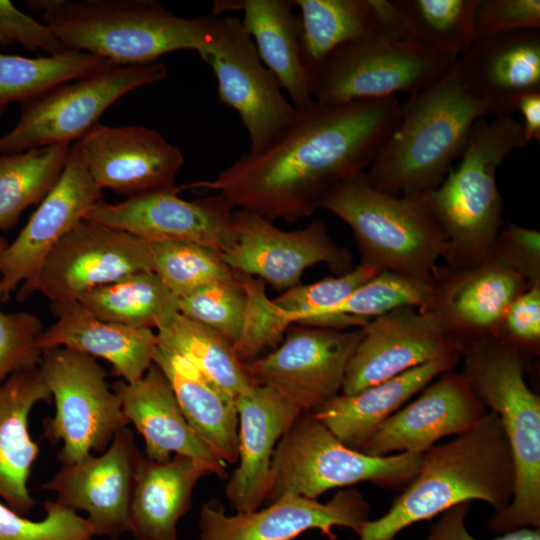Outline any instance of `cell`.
Segmentation results:
<instances>
[{
	"label": "cell",
	"mask_w": 540,
	"mask_h": 540,
	"mask_svg": "<svg viewBox=\"0 0 540 540\" xmlns=\"http://www.w3.org/2000/svg\"><path fill=\"white\" fill-rule=\"evenodd\" d=\"M397 97L314 101L273 145L241 156L212 180L185 185L214 191L231 206L269 221L308 217L338 183L365 172L397 127Z\"/></svg>",
	"instance_id": "6da1fadb"
},
{
	"label": "cell",
	"mask_w": 540,
	"mask_h": 540,
	"mask_svg": "<svg viewBox=\"0 0 540 540\" xmlns=\"http://www.w3.org/2000/svg\"><path fill=\"white\" fill-rule=\"evenodd\" d=\"M514 484L512 453L499 416L490 410L472 429L422 453L417 474L388 511L365 520L357 535L394 540L405 528L471 500L499 512L510 503Z\"/></svg>",
	"instance_id": "7a4b0ae2"
},
{
	"label": "cell",
	"mask_w": 540,
	"mask_h": 540,
	"mask_svg": "<svg viewBox=\"0 0 540 540\" xmlns=\"http://www.w3.org/2000/svg\"><path fill=\"white\" fill-rule=\"evenodd\" d=\"M492 105L462 79L457 58L432 85L401 105L399 123L365 171L376 190L422 195L438 187L461 158L474 124Z\"/></svg>",
	"instance_id": "3957f363"
},
{
	"label": "cell",
	"mask_w": 540,
	"mask_h": 540,
	"mask_svg": "<svg viewBox=\"0 0 540 540\" xmlns=\"http://www.w3.org/2000/svg\"><path fill=\"white\" fill-rule=\"evenodd\" d=\"M71 50L119 65L158 61L164 54L197 53L216 37L219 19L183 18L150 0L26 1Z\"/></svg>",
	"instance_id": "277c9868"
},
{
	"label": "cell",
	"mask_w": 540,
	"mask_h": 540,
	"mask_svg": "<svg viewBox=\"0 0 540 540\" xmlns=\"http://www.w3.org/2000/svg\"><path fill=\"white\" fill-rule=\"evenodd\" d=\"M526 144L513 116L482 118L471 129L460 164L438 187L422 194L444 237L447 267L466 268L492 256L503 226L497 169Z\"/></svg>",
	"instance_id": "5b68a950"
},
{
	"label": "cell",
	"mask_w": 540,
	"mask_h": 540,
	"mask_svg": "<svg viewBox=\"0 0 540 540\" xmlns=\"http://www.w3.org/2000/svg\"><path fill=\"white\" fill-rule=\"evenodd\" d=\"M462 357V374L499 416L514 462L512 499L493 514L488 529L504 534L540 528V397L525 381L522 354L490 336L463 344Z\"/></svg>",
	"instance_id": "8992f818"
},
{
	"label": "cell",
	"mask_w": 540,
	"mask_h": 540,
	"mask_svg": "<svg viewBox=\"0 0 540 540\" xmlns=\"http://www.w3.org/2000/svg\"><path fill=\"white\" fill-rule=\"evenodd\" d=\"M319 208L351 228L361 263L433 282L445 240L422 195L383 193L372 187L362 172L330 189Z\"/></svg>",
	"instance_id": "52a82bcc"
},
{
	"label": "cell",
	"mask_w": 540,
	"mask_h": 540,
	"mask_svg": "<svg viewBox=\"0 0 540 540\" xmlns=\"http://www.w3.org/2000/svg\"><path fill=\"white\" fill-rule=\"evenodd\" d=\"M422 454L366 455L344 445L310 412H302L278 441L265 503L287 495L317 499L324 492L360 482L384 488L406 486L417 474Z\"/></svg>",
	"instance_id": "ba28073f"
},
{
	"label": "cell",
	"mask_w": 540,
	"mask_h": 540,
	"mask_svg": "<svg viewBox=\"0 0 540 540\" xmlns=\"http://www.w3.org/2000/svg\"><path fill=\"white\" fill-rule=\"evenodd\" d=\"M38 367L55 403L53 417L43 420V433L53 445L63 442L58 452L61 465L76 463L91 451L103 452L129 424L105 369L94 357L53 348L42 352Z\"/></svg>",
	"instance_id": "9c48e42d"
},
{
	"label": "cell",
	"mask_w": 540,
	"mask_h": 540,
	"mask_svg": "<svg viewBox=\"0 0 540 540\" xmlns=\"http://www.w3.org/2000/svg\"><path fill=\"white\" fill-rule=\"evenodd\" d=\"M167 74L160 61L113 63L59 85L21 105L15 126L0 136V154L77 142L118 99L136 88L163 81Z\"/></svg>",
	"instance_id": "30bf717a"
},
{
	"label": "cell",
	"mask_w": 540,
	"mask_h": 540,
	"mask_svg": "<svg viewBox=\"0 0 540 540\" xmlns=\"http://www.w3.org/2000/svg\"><path fill=\"white\" fill-rule=\"evenodd\" d=\"M456 58L409 40L358 39L324 60L311 76V95L323 103L387 98L398 92L415 95L436 82Z\"/></svg>",
	"instance_id": "8fae6325"
},
{
	"label": "cell",
	"mask_w": 540,
	"mask_h": 540,
	"mask_svg": "<svg viewBox=\"0 0 540 540\" xmlns=\"http://www.w3.org/2000/svg\"><path fill=\"white\" fill-rule=\"evenodd\" d=\"M213 70L222 103L239 114L250 139V154L273 145L295 123L300 110L289 102L274 74L236 17L219 19L213 42L198 52Z\"/></svg>",
	"instance_id": "7c38bea8"
},
{
	"label": "cell",
	"mask_w": 540,
	"mask_h": 540,
	"mask_svg": "<svg viewBox=\"0 0 540 540\" xmlns=\"http://www.w3.org/2000/svg\"><path fill=\"white\" fill-rule=\"evenodd\" d=\"M145 271H153L149 243L84 219L50 251L17 298L23 301L38 291L51 302L77 300L92 289Z\"/></svg>",
	"instance_id": "4fadbf2b"
},
{
	"label": "cell",
	"mask_w": 540,
	"mask_h": 540,
	"mask_svg": "<svg viewBox=\"0 0 540 540\" xmlns=\"http://www.w3.org/2000/svg\"><path fill=\"white\" fill-rule=\"evenodd\" d=\"M363 337L353 331L299 325L273 352L245 362L257 385L269 386L302 412H313L342 390L350 360Z\"/></svg>",
	"instance_id": "5bb4252c"
},
{
	"label": "cell",
	"mask_w": 540,
	"mask_h": 540,
	"mask_svg": "<svg viewBox=\"0 0 540 540\" xmlns=\"http://www.w3.org/2000/svg\"><path fill=\"white\" fill-rule=\"evenodd\" d=\"M235 243L222 253L235 272L269 283L278 290L300 284L304 271L325 263L335 274L352 269L353 256L337 245L326 224L315 220L303 229L284 231L255 213L233 212Z\"/></svg>",
	"instance_id": "9a60e30c"
},
{
	"label": "cell",
	"mask_w": 540,
	"mask_h": 540,
	"mask_svg": "<svg viewBox=\"0 0 540 540\" xmlns=\"http://www.w3.org/2000/svg\"><path fill=\"white\" fill-rule=\"evenodd\" d=\"M177 190L119 203L97 202L85 219L127 232L147 243L179 241L225 252L235 243L231 204L221 195L184 200Z\"/></svg>",
	"instance_id": "2e32d148"
},
{
	"label": "cell",
	"mask_w": 540,
	"mask_h": 540,
	"mask_svg": "<svg viewBox=\"0 0 540 540\" xmlns=\"http://www.w3.org/2000/svg\"><path fill=\"white\" fill-rule=\"evenodd\" d=\"M370 506L352 488L337 492L328 502L287 495L261 510L228 516L217 500L205 502L199 513V540H293L316 529L336 540L335 527L358 534Z\"/></svg>",
	"instance_id": "e0dca14e"
},
{
	"label": "cell",
	"mask_w": 540,
	"mask_h": 540,
	"mask_svg": "<svg viewBox=\"0 0 540 540\" xmlns=\"http://www.w3.org/2000/svg\"><path fill=\"white\" fill-rule=\"evenodd\" d=\"M73 146L100 190L132 198L178 189L183 154L154 129L97 123Z\"/></svg>",
	"instance_id": "ac0fdd59"
},
{
	"label": "cell",
	"mask_w": 540,
	"mask_h": 540,
	"mask_svg": "<svg viewBox=\"0 0 540 540\" xmlns=\"http://www.w3.org/2000/svg\"><path fill=\"white\" fill-rule=\"evenodd\" d=\"M140 456L133 432L125 427L103 453L61 465L42 488L55 492L56 501L63 506L85 511L93 536L117 540L129 532L130 503Z\"/></svg>",
	"instance_id": "d6986e66"
},
{
	"label": "cell",
	"mask_w": 540,
	"mask_h": 540,
	"mask_svg": "<svg viewBox=\"0 0 540 540\" xmlns=\"http://www.w3.org/2000/svg\"><path fill=\"white\" fill-rule=\"evenodd\" d=\"M348 365L342 394L352 395L441 356L460 352L461 343L431 312L400 307L364 327Z\"/></svg>",
	"instance_id": "ffe728a7"
},
{
	"label": "cell",
	"mask_w": 540,
	"mask_h": 540,
	"mask_svg": "<svg viewBox=\"0 0 540 540\" xmlns=\"http://www.w3.org/2000/svg\"><path fill=\"white\" fill-rule=\"evenodd\" d=\"M103 194L72 146L65 168L53 189L38 205L15 240L0 253L2 298L20 283L27 287L50 251L85 219Z\"/></svg>",
	"instance_id": "44dd1931"
},
{
	"label": "cell",
	"mask_w": 540,
	"mask_h": 540,
	"mask_svg": "<svg viewBox=\"0 0 540 540\" xmlns=\"http://www.w3.org/2000/svg\"><path fill=\"white\" fill-rule=\"evenodd\" d=\"M532 283L493 255L466 268L435 267L433 294L421 309L435 315L461 343L494 337L511 302Z\"/></svg>",
	"instance_id": "7402d4cb"
},
{
	"label": "cell",
	"mask_w": 540,
	"mask_h": 540,
	"mask_svg": "<svg viewBox=\"0 0 540 540\" xmlns=\"http://www.w3.org/2000/svg\"><path fill=\"white\" fill-rule=\"evenodd\" d=\"M486 413L466 377L450 370L388 417L360 452L374 457L395 452L422 454L440 439L472 429Z\"/></svg>",
	"instance_id": "603a6c76"
},
{
	"label": "cell",
	"mask_w": 540,
	"mask_h": 540,
	"mask_svg": "<svg viewBox=\"0 0 540 540\" xmlns=\"http://www.w3.org/2000/svg\"><path fill=\"white\" fill-rule=\"evenodd\" d=\"M236 407L239 466L230 476L225 494L237 513H247L265 503L276 445L302 411L277 390L264 385L239 395Z\"/></svg>",
	"instance_id": "cb8c5ba5"
},
{
	"label": "cell",
	"mask_w": 540,
	"mask_h": 540,
	"mask_svg": "<svg viewBox=\"0 0 540 540\" xmlns=\"http://www.w3.org/2000/svg\"><path fill=\"white\" fill-rule=\"evenodd\" d=\"M122 410L142 435L146 457L166 462L171 453L191 458L208 474L227 477L226 463L198 436L186 420L173 389L154 363L135 382L112 386Z\"/></svg>",
	"instance_id": "d4e9b609"
},
{
	"label": "cell",
	"mask_w": 540,
	"mask_h": 540,
	"mask_svg": "<svg viewBox=\"0 0 540 540\" xmlns=\"http://www.w3.org/2000/svg\"><path fill=\"white\" fill-rule=\"evenodd\" d=\"M457 64L466 86L496 116H512L523 96L540 92L539 28L478 37Z\"/></svg>",
	"instance_id": "484cf974"
},
{
	"label": "cell",
	"mask_w": 540,
	"mask_h": 540,
	"mask_svg": "<svg viewBox=\"0 0 540 540\" xmlns=\"http://www.w3.org/2000/svg\"><path fill=\"white\" fill-rule=\"evenodd\" d=\"M51 311L56 321L38 338L42 352L63 347L104 359L127 383L141 379L153 364L157 346L153 330L100 320L78 300L51 302Z\"/></svg>",
	"instance_id": "4316f807"
},
{
	"label": "cell",
	"mask_w": 540,
	"mask_h": 540,
	"mask_svg": "<svg viewBox=\"0 0 540 540\" xmlns=\"http://www.w3.org/2000/svg\"><path fill=\"white\" fill-rule=\"evenodd\" d=\"M304 67L311 76L338 47L366 37L407 40L391 0H295Z\"/></svg>",
	"instance_id": "83f0119b"
},
{
	"label": "cell",
	"mask_w": 540,
	"mask_h": 540,
	"mask_svg": "<svg viewBox=\"0 0 540 540\" xmlns=\"http://www.w3.org/2000/svg\"><path fill=\"white\" fill-rule=\"evenodd\" d=\"M51 399L39 367L16 372L0 383V497L25 517L36 504L28 481L39 455L29 417L36 404Z\"/></svg>",
	"instance_id": "f1b7e54d"
},
{
	"label": "cell",
	"mask_w": 540,
	"mask_h": 540,
	"mask_svg": "<svg viewBox=\"0 0 540 540\" xmlns=\"http://www.w3.org/2000/svg\"><path fill=\"white\" fill-rule=\"evenodd\" d=\"M461 357L460 352L447 354L355 394H338L310 413L344 445L360 451L388 417Z\"/></svg>",
	"instance_id": "f546056e"
},
{
	"label": "cell",
	"mask_w": 540,
	"mask_h": 540,
	"mask_svg": "<svg viewBox=\"0 0 540 540\" xmlns=\"http://www.w3.org/2000/svg\"><path fill=\"white\" fill-rule=\"evenodd\" d=\"M206 475L187 456L156 462L141 454L129 510L135 540H177V523L190 510L195 485Z\"/></svg>",
	"instance_id": "4dcf8cb0"
},
{
	"label": "cell",
	"mask_w": 540,
	"mask_h": 540,
	"mask_svg": "<svg viewBox=\"0 0 540 540\" xmlns=\"http://www.w3.org/2000/svg\"><path fill=\"white\" fill-rule=\"evenodd\" d=\"M289 0L215 1L214 13L241 10L243 27L251 36L258 55L286 90L300 111L313 102L311 80L300 49L298 16Z\"/></svg>",
	"instance_id": "1f68e13d"
},
{
	"label": "cell",
	"mask_w": 540,
	"mask_h": 540,
	"mask_svg": "<svg viewBox=\"0 0 540 540\" xmlns=\"http://www.w3.org/2000/svg\"><path fill=\"white\" fill-rule=\"evenodd\" d=\"M153 363L168 379L193 430L226 463L238 462L239 418L236 398L183 356L157 342Z\"/></svg>",
	"instance_id": "d6a6232c"
},
{
	"label": "cell",
	"mask_w": 540,
	"mask_h": 540,
	"mask_svg": "<svg viewBox=\"0 0 540 540\" xmlns=\"http://www.w3.org/2000/svg\"><path fill=\"white\" fill-rule=\"evenodd\" d=\"M77 300L100 320L136 329L157 331L179 313V299L154 271L128 275Z\"/></svg>",
	"instance_id": "836d02e7"
},
{
	"label": "cell",
	"mask_w": 540,
	"mask_h": 540,
	"mask_svg": "<svg viewBox=\"0 0 540 540\" xmlns=\"http://www.w3.org/2000/svg\"><path fill=\"white\" fill-rule=\"evenodd\" d=\"M432 294L433 282L380 271L335 307L300 324L336 330L362 328L375 318L400 307L423 309L430 302Z\"/></svg>",
	"instance_id": "e575fe53"
},
{
	"label": "cell",
	"mask_w": 540,
	"mask_h": 540,
	"mask_svg": "<svg viewBox=\"0 0 540 540\" xmlns=\"http://www.w3.org/2000/svg\"><path fill=\"white\" fill-rule=\"evenodd\" d=\"M71 147L58 144L0 154V230L13 229L22 213L39 205L58 182Z\"/></svg>",
	"instance_id": "d590c367"
},
{
	"label": "cell",
	"mask_w": 540,
	"mask_h": 540,
	"mask_svg": "<svg viewBox=\"0 0 540 540\" xmlns=\"http://www.w3.org/2000/svg\"><path fill=\"white\" fill-rule=\"evenodd\" d=\"M156 335L158 344L186 358L235 398L257 385L226 339L180 313Z\"/></svg>",
	"instance_id": "8d00e7d4"
},
{
	"label": "cell",
	"mask_w": 540,
	"mask_h": 540,
	"mask_svg": "<svg viewBox=\"0 0 540 540\" xmlns=\"http://www.w3.org/2000/svg\"><path fill=\"white\" fill-rule=\"evenodd\" d=\"M114 62L79 51L24 57L0 53V118L11 103H27L66 82L101 70Z\"/></svg>",
	"instance_id": "74e56055"
},
{
	"label": "cell",
	"mask_w": 540,
	"mask_h": 540,
	"mask_svg": "<svg viewBox=\"0 0 540 540\" xmlns=\"http://www.w3.org/2000/svg\"><path fill=\"white\" fill-rule=\"evenodd\" d=\"M407 40L431 52L458 57L476 39L479 0H391Z\"/></svg>",
	"instance_id": "f35d334b"
},
{
	"label": "cell",
	"mask_w": 540,
	"mask_h": 540,
	"mask_svg": "<svg viewBox=\"0 0 540 540\" xmlns=\"http://www.w3.org/2000/svg\"><path fill=\"white\" fill-rule=\"evenodd\" d=\"M149 245L153 271L178 299L205 286L237 279L222 252L214 248L179 241Z\"/></svg>",
	"instance_id": "ab89813d"
},
{
	"label": "cell",
	"mask_w": 540,
	"mask_h": 540,
	"mask_svg": "<svg viewBox=\"0 0 540 540\" xmlns=\"http://www.w3.org/2000/svg\"><path fill=\"white\" fill-rule=\"evenodd\" d=\"M246 293L238 278L205 286L179 299V313L226 339L233 347L245 324Z\"/></svg>",
	"instance_id": "60d3db41"
},
{
	"label": "cell",
	"mask_w": 540,
	"mask_h": 540,
	"mask_svg": "<svg viewBox=\"0 0 540 540\" xmlns=\"http://www.w3.org/2000/svg\"><path fill=\"white\" fill-rule=\"evenodd\" d=\"M236 273L246 293L247 309L242 335L233 348L239 360L245 363L255 359L266 347L274 346L294 321L291 314L267 297L264 281Z\"/></svg>",
	"instance_id": "b9f144b4"
},
{
	"label": "cell",
	"mask_w": 540,
	"mask_h": 540,
	"mask_svg": "<svg viewBox=\"0 0 540 540\" xmlns=\"http://www.w3.org/2000/svg\"><path fill=\"white\" fill-rule=\"evenodd\" d=\"M364 263L336 277H327L310 284H299L273 299L282 310L292 315L294 323L335 307L353 291L379 273Z\"/></svg>",
	"instance_id": "7bdbcfd3"
},
{
	"label": "cell",
	"mask_w": 540,
	"mask_h": 540,
	"mask_svg": "<svg viewBox=\"0 0 540 540\" xmlns=\"http://www.w3.org/2000/svg\"><path fill=\"white\" fill-rule=\"evenodd\" d=\"M45 517L31 520L0 503V540H92L90 526L76 511L47 500Z\"/></svg>",
	"instance_id": "ee69618b"
},
{
	"label": "cell",
	"mask_w": 540,
	"mask_h": 540,
	"mask_svg": "<svg viewBox=\"0 0 540 540\" xmlns=\"http://www.w3.org/2000/svg\"><path fill=\"white\" fill-rule=\"evenodd\" d=\"M43 330L42 321L34 314H6L0 309V383L16 372L39 366L42 351L38 338Z\"/></svg>",
	"instance_id": "f6af8a7d"
},
{
	"label": "cell",
	"mask_w": 540,
	"mask_h": 540,
	"mask_svg": "<svg viewBox=\"0 0 540 540\" xmlns=\"http://www.w3.org/2000/svg\"><path fill=\"white\" fill-rule=\"evenodd\" d=\"M495 338L521 354L536 355L540 349V281L518 295L504 312Z\"/></svg>",
	"instance_id": "bcb514c9"
},
{
	"label": "cell",
	"mask_w": 540,
	"mask_h": 540,
	"mask_svg": "<svg viewBox=\"0 0 540 540\" xmlns=\"http://www.w3.org/2000/svg\"><path fill=\"white\" fill-rule=\"evenodd\" d=\"M474 22L476 38L540 28V1L479 0Z\"/></svg>",
	"instance_id": "7dc6e473"
},
{
	"label": "cell",
	"mask_w": 540,
	"mask_h": 540,
	"mask_svg": "<svg viewBox=\"0 0 540 540\" xmlns=\"http://www.w3.org/2000/svg\"><path fill=\"white\" fill-rule=\"evenodd\" d=\"M0 44H20L29 51L49 55L69 50L48 25L21 12L8 0H0Z\"/></svg>",
	"instance_id": "c3c4849f"
},
{
	"label": "cell",
	"mask_w": 540,
	"mask_h": 540,
	"mask_svg": "<svg viewBox=\"0 0 540 540\" xmlns=\"http://www.w3.org/2000/svg\"><path fill=\"white\" fill-rule=\"evenodd\" d=\"M493 255L497 256L529 283L540 281V233L512 222L500 229Z\"/></svg>",
	"instance_id": "681fc988"
},
{
	"label": "cell",
	"mask_w": 540,
	"mask_h": 540,
	"mask_svg": "<svg viewBox=\"0 0 540 540\" xmlns=\"http://www.w3.org/2000/svg\"><path fill=\"white\" fill-rule=\"evenodd\" d=\"M469 507L470 502H464L444 511L431 526L426 540H479L468 532L465 525ZM492 540H540V528H519Z\"/></svg>",
	"instance_id": "f907efd6"
},
{
	"label": "cell",
	"mask_w": 540,
	"mask_h": 540,
	"mask_svg": "<svg viewBox=\"0 0 540 540\" xmlns=\"http://www.w3.org/2000/svg\"><path fill=\"white\" fill-rule=\"evenodd\" d=\"M516 111L522 115V133L526 143L540 140V92L523 96L517 103Z\"/></svg>",
	"instance_id": "816d5d0a"
},
{
	"label": "cell",
	"mask_w": 540,
	"mask_h": 540,
	"mask_svg": "<svg viewBox=\"0 0 540 540\" xmlns=\"http://www.w3.org/2000/svg\"><path fill=\"white\" fill-rule=\"evenodd\" d=\"M9 243L7 242V240L0 236V253L6 248V246L8 245Z\"/></svg>",
	"instance_id": "f5cc1de1"
}]
</instances>
